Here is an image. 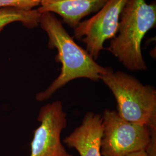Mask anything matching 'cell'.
Returning a JSON list of instances; mask_svg holds the SVG:
<instances>
[{
    "label": "cell",
    "mask_w": 156,
    "mask_h": 156,
    "mask_svg": "<svg viewBox=\"0 0 156 156\" xmlns=\"http://www.w3.org/2000/svg\"><path fill=\"white\" fill-rule=\"evenodd\" d=\"M108 0H42L37 9L39 13L50 12L58 15L63 22L76 28L82 20L96 13Z\"/></svg>",
    "instance_id": "cell-8"
},
{
    "label": "cell",
    "mask_w": 156,
    "mask_h": 156,
    "mask_svg": "<svg viewBox=\"0 0 156 156\" xmlns=\"http://www.w3.org/2000/svg\"><path fill=\"white\" fill-rule=\"evenodd\" d=\"M39 26L48 35V47L56 49V61L62 64L58 76L46 89L35 95L41 102L50 99L57 90L68 82L79 78H86L93 82L100 80L101 75L106 67L101 66L87 51L75 42L55 14L45 12L41 15Z\"/></svg>",
    "instance_id": "cell-1"
},
{
    "label": "cell",
    "mask_w": 156,
    "mask_h": 156,
    "mask_svg": "<svg viewBox=\"0 0 156 156\" xmlns=\"http://www.w3.org/2000/svg\"><path fill=\"white\" fill-rule=\"evenodd\" d=\"M127 0H108L100 10L74 29L73 38L81 40L95 61L100 56L104 44L117 35L119 20Z\"/></svg>",
    "instance_id": "cell-5"
},
{
    "label": "cell",
    "mask_w": 156,
    "mask_h": 156,
    "mask_svg": "<svg viewBox=\"0 0 156 156\" xmlns=\"http://www.w3.org/2000/svg\"><path fill=\"white\" fill-rule=\"evenodd\" d=\"M100 80L111 90L117 103L118 114L132 123L156 129V90L136 78L106 67Z\"/></svg>",
    "instance_id": "cell-3"
},
{
    "label": "cell",
    "mask_w": 156,
    "mask_h": 156,
    "mask_svg": "<svg viewBox=\"0 0 156 156\" xmlns=\"http://www.w3.org/2000/svg\"><path fill=\"white\" fill-rule=\"evenodd\" d=\"M41 13L37 9L26 11L16 8H0V33L6 26L13 23L20 22L28 28L39 26Z\"/></svg>",
    "instance_id": "cell-9"
},
{
    "label": "cell",
    "mask_w": 156,
    "mask_h": 156,
    "mask_svg": "<svg viewBox=\"0 0 156 156\" xmlns=\"http://www.w3.org/2000/svg\"><path fill=\"white\" fill-rule=\"evenodd\" d=\"M103 126L102 116L92 112L86 113L80 126L63 140L68 147L78 151L80 156H102L101 142Z\"/></svg>",
    "instance_id": "cell-7"
},
{
    "label": "cell",
    "mask_w": 156,
    "mask_h": 156,
    "mask_svg": "<svg viewBox=\"0 0 156 156\" xmlns=\"http://www.w3.org/2000/svg\"><path fill=\"white\" fill-rule=\"evenodd\" d=\"M42 0H0V8H16L26 11L38 7Z\"/></svg>",
    "instance_id": "cell-10"
},
{
    "label": "cell",
    "mask_w": 156,
    "mask_h": 156,
    "mask_svg": "<svg viewBox=\"0 0 156 156\" xmlns=\"http://www.w3.org/2000/svg\"><path fill=\"white\" fill-rule=\"evenodd\" d=\"M102 119V156H127L135 152L146 151L151 142L156 140V129L145 124L127 121L116 111L105 109Z\"/></svg>",
    "instance_id": "cell-4"
},
{
    "label": "cell",
    "mask_w": 156,
    "mask_h": 156,
    "mask_svg": "<svg viewBox=\"0 0 156 156\" xmlns=\"http://www.w3.org/2000/svg\"><path fill=\"white\" fill-rule=\"evenodd\" d=\"M156 25L155 1L148 4L145 0H127L120 16L118 33L107 50L128 70H146L141 44L145 35Z\"/></svg>",
    "instance_id": "cell-2"
},
{
    "label": "cell",
    "mask_w": 156,
    "mask_h": 156,
    "mask_svg": "<svg viewBox=\"0 0 156 156\" xmlns=\"http://www.w3.org/2000/svg\"><path fill=\"white\" fill-rule=\"evenodd\" d=\"M40 125L34 131L30 156H73L62 144L61 134L67 127V114L61 101L42 106L37 117Z\"/></svg>",
    "instance_id": "cell-6"
},
{
    "label": "cell",
    "mask_w": 156,
    "mask_h": 156,
    "mask_svg": "<svg viewBox=\"0 0 156 156\" xmlns=\"http://www.w3.org/2000/svg\"><path fill=\"white\" fill-rule=\"evenodd\" d=\"M127 156H149L147 152L146 151H140L131 153Z\"/></svg>",
    "instance_id": "cell-11"
}]
</instances>
